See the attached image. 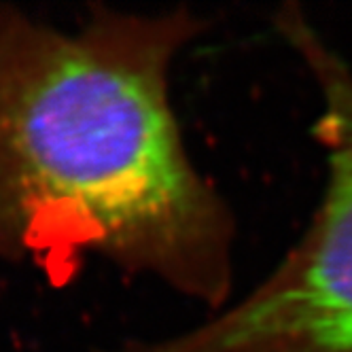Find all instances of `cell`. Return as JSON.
Returning <instances> with one entry per match:
<instances>
[{
  "instance_id": "cell-1",
  "label": "cell",
  "mask_w": 352,
  "mask_h": 352,
  "mask_svg": "<svg viewBox=\"0 0 352 352\" xmlns=\"http://www.w3.org/2000/svg\"><path fill=\"white\" fill-rule=\"evenodd\" d=\"M206 28L189 9L94 7L64 30L0 5V263L98 257L228 304L236 221L170 96L174 62Z\"/></svg>"
},
{
  "instance_id": "cell-2",
  "label": "cell",
  "mask_w": 352,
  "mask_h": 352,
  "mask_svg": "<svg viewBox=\"0 0 352 352\" xmlns=\"http://www.w3.org/2000/svg\"><path fill=\"white\" fill-rule=\"evenodd\" d=\"M274 28L316 83L320 202L299 242L242 299L202 324L123 352H352V66L297 5Z\"/></svg>"
}]
</instances>
